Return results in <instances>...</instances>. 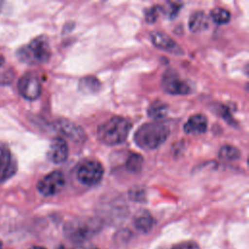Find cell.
I'll use <instances>...</instances> for the list:
<instances>
[{
	"mask_svg": "<svg viewBox=\"0 0 249 249\" xmlns=\"http://www.w3.org/2000/svg\"><path fill=\"white\" fill-rule=\"evenodd\" d=\"M169 127L159 121L146 123L134 132L136 145L145 150H153L160 146L168 138Z\"/></svg>",
	"mask_w": 249,
	"mask_h": 249,
	"instance_id": "obj_1",
	"label": "cell"
},
{
	"mask_svg": "<svg viewBox=\"0 0 249 249\" xmlns=\"http://www.w3.org/2000/svg\"><path fill=\"white\" fill-rule=\"evenodd\" d=\"M131 126L132 124L128 119L114 116L98 125L97 136L106 145H119L126 140Z\"/></svg>",
	"mask_w": 249,
	"mask_h": 249,
	"instance_id": "obj_2",
	"label": "cell"
},
{
	"mask_svg": "<svg viewBox=\"0 0 249 249\" xmlns=\"http://www.w3.org/2000/svg\"><path fill=\"white\" fill-rule=\"evenodd\" d=\"M18 58L25 63H45L51 57V48L46 36H38L17 52Z\"/></svg>",
	"mask_w": 249,
	"mask_h": 249,
	"instance_id": "obj_3",
	"label": "cell"
},
{
	"mask_svg": "<svg viewBox=\"0 0 249 249\" xmlns=\"http://www.w3.org/2000/svg\"><path fill=\"white\" fill-rule=\"evenodd\" d=\"M100 229L99 222L94 219L82 217L68 221L64 226V232L75 242H84L91 238Z\"/></svg>",
	"mask_w": 249,
	"mask_h": 249,
	"instance_id": "obj_4",
	"label": "cell"
},
{
	"mask_svg": "<svg viewBox=\"0 0 249 249\" xmlns=\"http://www.w3.org/2000/svg\"><path fill=\"white\" fill-rule=\"evenodd\" d=\"M104 168L95 160H84L76 167L77 180L86 186H93L99 183L103 177Z\"/></svg>",
	"mask_w": 249,
	"mask_h": 249,
	"instance_id": "obj_5",
	"label": "cell"
},
{
	"mask_svg": "<svg viewBox=\"0 0 249 249\" xmlns=\"http://www.w3.org/2000/svg\"><path fill=\"white\" fill-rule=\"evenodd\" d=\"M161 88L165 92L174 95L189 94L193 90L190 83L180 79L179 76L173 71H167L163 74Z\"/></svg>",
	"mask_w": 249,
	"mask_h": 249,
	"instance_id": "obj_6",
	"label": "cell"
},
{
	"mask_svg": "<svg viewBox=\"0 0 249 249\" xmlns=\"http://www.w3.org/2000/svg\"><path fill=\"white\" fill-rule=\"evenodd\" d=\"M64 184L65 178L63 173L55 170L47 174L37 183V190L41 195L51 196L57 194L63 188Z\"/></svg>",
	"mask_w": 249,
	"mask_h": 249,
	"instance_id": "obj_7",
	"label": "cell"
},
{
	"mask_svg": "<svg viewBox=\"0 0 249 249\" xmlns=\"http://www.w3.org/2000/svg\"><path fill=\"white\" fill-rule=\"evenodd\" d=\"M17 169L18 162L8 144L0 141V184L13 177Z\"/></svg>",
	"mask_w": 249,
	"mask_h": 249,
	"instance_id": "obj_8",
	"label": "cell"
},
{
	"mask_svg": "<svg viewBox=\"0 0 249 249\" xmlns=\"http://www.w3.org/2000/svg\"><path fill=\"white\" fill-rule=\"evenodd\" d=\"M18 92L22 97L28 100L37 99L42 91L39 79L33 73L24 74L18 83Z\"/></svg>",
	"mask_w": 249,
	"mask_h": 249,
	"instance_id": "obj_9",
	"label": "cell"
},
{
	"mask_svg": "<svg viewBox=\"0 0 249 249\" xmlns=\"http://www.w3.org/2000/svg\"><path fill=\"white\" fill-rule=\"evenodd\" d=\"M69 149L66 140L63 137H54L52 139L47 157L53 163H61L66 160L68 157Z\"/></svg>",
	"mask_w": 249,
	"mask_h": 249,
	"instance_id": "obj_10",
	"label": "cell"
},
{
	"mask_svg": "<svg viewBox=\"0 0 249 249\" xmlns=\"http://www.w3.org/2000/svg\"><path fill=\"white\" fill-rule=\"evenodd\" d=\"M151 41L153 45L162 51L174 53V54H182L183 50L181 47L166 33L160 31H154L151 34Z\"/></svg>",
	"mask_w": 249,
	"mask_h": 249,
	"instance_id": "obj_11",
	"label": "cell"
},
{
	"mask_svg": "<svg viewBox=\"0 0 249 249\" xmlns=\"http://www.w3.org/2000/svg\"><path fill=\"white\" fill-rule=\"evenodd\" d=\"M53 126L58 132L71 138L74 141L81 142L85 140V132L82 129V127L72 123L71 121L60 119L53 124Z\"/></svg>",
	"mask_w": 249,
	"mask_h": 249,
	"instance_id": "obj_12",
	"label": "cell"
},
{
	"mask_svg": "<svg viewBox=\"0 0 249 249\" xmlns=\"http://www.w3.org/2000/svg\"><path fill=\"white\" fill-rule=\"evenodd\" d=\"M208 125L207 119L202 114H196L189 118L184 124V131L187 134H200L206 131Z\"/></svg>",
	"mask_w": 249,
	"mask_h": 249,
	"instance_id": "obj_13",
	"label": "cell"
},
{
	"mask_svg": "<svg viewBox=\"0 0 249 249\" xmlns=\"http://www.w3.org/2000/svg\"><path fill=\"white\" fill-rule=\"evenodd\" d=\"M207 19L203 12H194L189 19V28L192 32H198L207 27Z\"/></svg>",
	"mask_w": 249,
	"mask_h": 249,
	"instance_id": "obj_14",
	"label": "cell"
},
{
	"mask_svg": "<svg viewBox=\"0 0 249 249\" xmlns=\"http://www.w3.org/2000/svg\"><path fill=\"white\" fill-rule=\"evenodd\" d=\"M154 224L155 222L153 217L147 211H142L138 213L134 219L135 227L137 228V230L143 232L150 231L154 227Z\"/></svg>",
	"mask_w": 249,
	"mask_h": 249,
	"instance_id": "obj_15",
	"label": "cell"
},
{
	"mask_svg": "<svg viewBox=\"0 0 249 249\" xmlns=\"http://www.w3.org/2000/svg\"><path fill=\"white\" fill-rule=\"evenodd\" d=\"M99 80L92 76H87L80 80L79 89L84 93H95L100 89Z\"/></svg>",
	"mask_w": 249,
	"mask_h": 249,
	"instance_id": "obj_16",
	"label": "cell"
},
{
	"mask_svg": "<svg viewBox=\"0 0 249 249\" xmlns=\"http://www.w3.org/2000/svg\"><path fill=\"white\" fill-rule=\"evenodd\" d=\"M168 112V106L160 101H156L153 104L150 105V107L147 110L148 116L153 120H160L164 118L167 115Z\"/></svg>",
	"mask_w": 249,
	"mask_h": 249,
	"instance_id": "obj_17",
	"label": "cell"
},
{
	"mask_svg": "<svg viewBox=\"0 0 249 249\" xmlns=\"http://www.w3.org/2000/svg\"><path fill=\"white\" fill-rule=\"evenodd\" d=\"M143 157L139 154L136 153H132L128 156L126 162H125V166L126 169L130 172L136 173L139 172L143 166Z\"/></svg>",
	"mask_w": 249,
	"mask_h": 249,
	"instance_id": "obj_18",
	"label": "cell"
},
{
	"mask_svg": "<svg viewBox=\"0 0 249 249\" xmlns=\"http://www.w3.org/2000/svg\"><path fill=\"white\" fill-rule=\"evenodd\" d=\"M211 19L217 24H226L231 20V14L223 8H215L210 13Z\"/></svg>",
	"mask_w": 249,
	"mask_h": 249,
	"instance_id": "obj_19",
	"label": "cell"
},
{
	"mask_svg": "<svg viewBox=\"0 0 249 249\" xmlns=\"http://www.w3.org/2000/svg\"><path fill=\"white\" fill-rule=\"evenodd\" d=\"M219 156L221 159L226 160H235L239 159L240 152L237 148L231 146V145H224L219 152Z\"/></svg>",
	"mask_w": 249,
	"mask_h": 249,
	"instance_id": "obj_20",
	"label": "cell"
},
{
	"mask_svg": "<svg viewBox=\"0 0 249 249\" xmlns=\"http://www.w3.org/2000/svg\"><path fill=\"white\" fill-rule=\"evenodd\" d=\"M163 13V7L160 5L153 6L145 11V20L148 23H154L155 21L158 20L160 15Z\"/></svg>",
	"mask_w": 249,
	"mask_h": 249,
	"instance_id": "obj_21",
	"label": "cell"
},
{
	"mask_svg": "<svg viewBox=\"0 0 249 249\" xmlns=\"http://www.w3.org/2000/svg\"><path fill=\"white\" fill-rule=\"evenodd\" d=\"M171 249H199L198 245L193 241H185L175 244Z\"/></svg>",
	"mask_w": 249,
	"mask_h": 249,
	"instance_id": "obj_22",
	"label": "cell"
},
{
	"mask_svg": "<svg viewBox=\"0 0 249 249\" xmlns=\"http://www.w3.org/2000/svg\"><path fill=\"white\" fill-rule=\"evenodd\" d=\"M180 9H181V6L179 5V3L170 2V3H169V7H168V10H169V12H168L169 18H174L177 16V14L179 13Z\"/></svg>",
	"mask_w": 249,
	"mask_h": 249,
	"instance_id": "obj_23",
	"label": "cell"
},
{
	"mask_svg": "<svg viewBox=\"0 0 249 249\" xmlns=\"http://www.w3.org/2000/svg\"><path fill=\"white\" fill-rule=\"evenodd\" d=\"M144 191L141 190V189H138V190H131L129 192V196L131 199L133 200H136V201H141L142 198H144Z\"/></svg>",
	"mask_w": 249,
	"mask_h": 249,
	"instance_id": "obj_24",
	"label": "cell"
},
{
	"mask_svg": "<svg viewBox=\"0 0 249 249\" xmlns=\"http://www.w3.org/2000/svg\"><path fill=\"white\" fill-rule=\"evenodd\" d=\"M6 79H8L9 82L13 80V74L11 72H6L5 74H2L0 76V84H7Z\"/></svg>",
	"mask_w": 249,
	"mask_h": 249,
	"instance_id": "obj_25",
	"label": "cell"
},
{
	"mask_svg": "<svg viewBox=\"0 0 249 249\" xmlns=\"http://www.w3.org/2000/svg\"><path fill=\"white\" fill-rule=\"evenodd\" d=\"M4 60H5V59H4V57L0 54V67L4 64Z\"/></svg>",
	"mask_w": 249,
	"mask_h": 249,
	"instance_id": "obj_26",
	"label": "cell"
},
{
	"mask_svg": "<svg viewBox=\"0 0 249 249\" xmlns=\"http://www.w3.org/2000/svg\"><path fill=\"white\" fill-rule=\"evenodd\" d=\"M30 249H46L45 247H42V246H33L31 247Z\"/></svg>",
	"mask_w": 249,
	"mask_h": 249,
	"instance_id": "obj_27",
	"label": "cell"
},
{
	"mask_svg": "<svg viewBox=\"0 0 249 249\" xmlns=\"http://www.w3.org/2000/svg\"><path fill=\"white\" fill-rule=\"evenodd\" d=\"M56 249H70V248H66V247H64V246H58Z\"/></svg>",
	"mask_w": 249,
	"mask_h": 249,
	"instance_id": "obj_28",
	"label": "cell"
},
{
	"mask_svg": "<svg viewBox=\"0 0 249 249\" xmlns=\"http://www.w3.org/2000/svg\"><path fill=\"white\" fill-rule=\"evenodd\" d=\"M1 246H2V241L0 240V248H1Z\"/></svg>",
	"mask_w": 249,
	"mask_h": 249,
	"instance_id": "obj_29",
	"label": "cell"
}]
</instances>
